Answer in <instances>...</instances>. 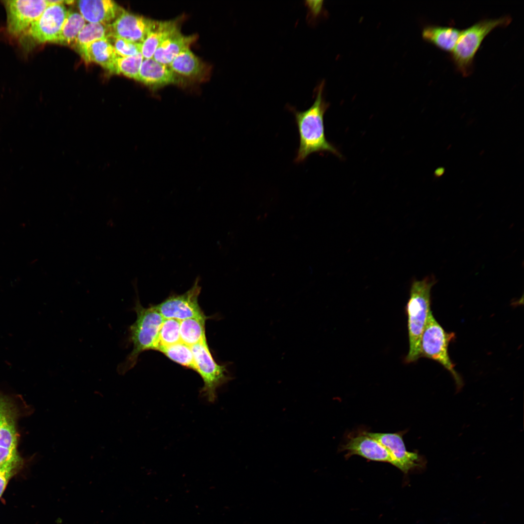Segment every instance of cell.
Returning a JSON list of instances; mask_svg holds the SVG:
<instances>
[{"label":"cell","instance_id":"obj_1","mask_svg":"<svg viewBox=\"0 0 524 524\" xmlns=\"http://www.w3.org/2000/svg\"><path fill=\"white\" fill-rule=\"evenodd\" d=\"M324 82H322L315 90L314 102L307 110L300 112L288 106L294 114L299 136V146L296 163L303 162L311 154L328 151L338 157L341 154L328 141L325 133L324 115L329 106L323 96Z\"/></svg>","mask_w":524,"mask_h":524},{"label":"cell","instance_id":"obj_2","mask_svg":"<svg viewBox=\"0 0 524 524\" xmlns=\"http://www.w3.org/2000/svg\"><path fill=\"white\" fill-rule=\"evenodd\" d=\"M437 281L434 276H429L422 280L414 279L411 283L406 307L409 341V350L405 359L407 363L421 357V337L431 310V291Z\"/></svg>","mask_w":524,"mask_h":524},{"label":"cell","instance_id":"obj_3","mask_svg":"<svg viewBox=\"0 0 524 524\" xmlns=\"http://www.w3.org/2000/svg\"><path fill=\"white\" fill-rule=\"evenodd\" d=\"M134 311L136 319L128 329V340L132 344V349L118 366V372L121 374H124L133 367L141 353L156 349L159 330L164 320L154 306L143 307L138 298Z\"/></svg>","mask_w":524,"mask_h":524},{"label":"cell","instance_id":"obj_4","mask_svg":"<svg viewBox=\"0 0 524 524\" xmlns=\"http://www.w3.org/2000/svg\"><path fill=\"white\" fill-rule=\"evenodd\" d=\"M511 17L505 16L497 18L480 20L461 31L450 58L456 69L464 77L473 71L475 55L485 37L495 28L507 26Z\"/></svg>","mask_w":524,"mask_h":524},{"label":"cell","instance_id":"obj_5","mask_svg":"<svg viewBox=\"0 0 524 524\" xmlns=\"http://www.w3.org/2000/svg\"><path fill=\"white\" fill-rule=\"evenodd\" d=\"M455 338V333L446 331L430 310L421 337V357L437 361L448 371L453 377L458 391L463 385V380L456 371L448 353L449 344Z\"/></svg>","mask_w":524,"mask_h":524},{"label":"cell","instance_id":"obj_6","mask_svg":"<svg viewBox=\"0 0 524 524\" xmlns=\"http://www.w3.org/2000/svg\"><path fill=\"white\" fill-rule=\"evenodd\" d=\"M196 367V372L201 377L203 386L200 390L202 396L213 403L217 397V390L232 379L226 365L218 364L210 352L207 341L191 346Z\"/></svg>","mask_w":524,"mask_h":524},{"label":"cell","instance_id":"obj_7","mask_svg":"<svg viewBox=\"0 0 524 524\" xmlns=\"http://www.w3.org/2000/svg\"><path fill=\"white\" fill-rule=\"evenodd\" d=\"M6 14V29L14 37L22 36L48 6L46 0H6L2 1Z\"/></svg>","mask_w":524,"mask_h":524},{"label":"cell","instance_id":"obj_8","mask_svg":"<svg viewBox=\"0 0 524 524\" xmlns=\"http://www.w3.org/2000/svg\"><path fill=\"white\" fill-rule=\"evenodd\" d=\"M199 278L187 291L181 295H170L161 303L154 305L164 319H174L181 321L191 318L206 317L201 309L198 301L201 287Z\"/></svg>","mask_w":524,"mask_h":524},{"label":"cell","instance_id":"obj_9","mask_svg":"<svg viewBox=\"0 0 524 524\" xmlns=\"http://www.w3.org/2000/svg\"><path fill=\"white\" fill-rule=\"evenodd\" d=\"M64 4L48 5L39 18L22 36L37 43H54L67 16Z\"/></svg>","mask_w":524,"mask_h":524},{"label":"cell","instance_id":"obj_10","mask_svg":"<svg viewBox=\"0 0 524 524\" xmlns=\"http://www.w3.org/2000/svg\"><path fill=\"white\" fill-rule=\"evenodd\" d=\"M405 431L395 433H380L367 431L390 453L396 462V468L407 474L412 470L423 468L426 461L423 457L415 452L406 449L403 436Z\"/></svg>","mask_w":524,"mask_h":524},{"label":"cell","instance_id":"obj_11","mask_svg":"<svg viewBox=\"0 0 524 524\" xmlns=\"http://www.w3.org/2000/svg\"><path fill=\"white\" fill-rule=\"evenodd\" d=\"M341 450L347 451L346 458L358 455L370 460L389 463L396 467V462L389 451L365 431L349 436Z\"/></svg>","mask_w":524,"mask_h":524},{"label":"cell","instance_id":"obj_12","mask_svg":"<svg viewBox=\"0 0 524 524\" xmlns=\"http://www.w3.org/2000/svg\"><path fill=\"white\" fill-rule=\"evenodd\" d=\"M155 22L156 20L124 10L111 24L112 35L131 42L142 44Z\"/></svg>","mask_w":524,"mask_h":524},{"label":"cell","instance_id":"obj_13","mask_svg":"<svg viewBox=\"0 0 524 524\" xmlns=\"http://www.w3.org/2000/svg\"><path fill=\"white\" fill-rule=\"evenodd\" d=\"M137 81L155 88L184 82L182 77L175 73L168 66L160 63L153 58L144 59Z\"/></svg>","mask_w":524,"mask_h":524},{"label":"cell","instance_id":"obj_14","mask_svg":"<svg viewBox=\"0 0 524 524\" xmlns=\"http://www.w3.org/2000/svg\"><path fill=\"white\" fill-rule=\"evenodd\" d=\"M77 3L80 13L89 23L111 25L125 10L111 0H82Z\"/></svg>","mask_w":524,"mask_h":524},{"label":"cell","instance_id":"obj_15","mask_svg":"<svg viewBox=\"0 0 524 524\" xmlns=\"http://www.w3.org/2000/svg\"><path fill=\"white\" fill-rule=\"evenodd\" d=\"M18 410L9 396L0 393V447L16 450Z\"/></svg>","mask_w":524,"mask_h":524},{"label":"cell","instance_id":"obj_16","mask_svg":"<svg viewBox=\"0 0 524 524\" xmlns=\"http://www.w3.org/2000/svg\"><path fill=\"white\" fill-rule=\"evenodd\" d=\"M196 39V35H183L178 28L162 41L153 58L160 63L168 66L181 51L190 48Z\"/></svg>","mask_w":524,"mask_h":524},{"label":"cell","instance_id":"obj_17","mask_svg":"<svg viewBox=\"0 0 524 524\" xmlns=\"http://www.w3.org/2000/svg\"><path fill=\"white\" fill-rule=\"evenodd\" d=\"M79 54L86 62L96 63L111 72L115 73V61L118 55L107 39L93 42Z\"/></svg>","mask_w":524,"mask_h":524},{"label":"cell","instance_id":"obj_18","mask_svg":"<svg viewBox=\"0 0 524 524\" xmlns=\"http://www.w3.org/2000/svg\"><path fill=\"white\" fill-rule=\"evenodd\" d=\"M461 31L453 26L429 25L422 31L423 39L439 49L451 53L460 36Z\"/></svg>","mask_w":524,"mask_h":524},{"label":"cell","instance_id":"obj_19","mask_svg":"<svg viewBox=\"0 0 524 524\" xmlns=\"http://www.w3.org/2000/svg\"><path fill=\"white\" fill-rule=\"evenodd\" d=\"M168 66L178 75L191 79L201 78L206 72L205 64L193 53L190 48L181 51Z\"/></svg>","mask_w":524,"mask_h":524},{"label":"cell","instance_id":"obj_20","mask_svg":"<svg viewBox=\"0 0 524 524\" xmlns=\"http://www.w3.org/2000/svg\"><path fill=\"white\" fill-rule=\"evenodd\" d=\"M179 28L176 20L157 21L146 39L141 44V53L144 59L153 58L162 41L172 32Z\"/></svg>","mask_w":524,"mask_h":524},{"label":"cell","instance_id":"obj_21","mask_svg":"<svg viewBox=\"0 0 524 524\" xmlns=\"http://www.w3.org/2000/svg\"><path fill=\"white\" fill-rule=\"evenodd\" d=\"M112 34L111 25L88 23L81 31L72 47L80 53L93 42L100 39H107Z\"/></svg>","mask_w":524,"mask_h":524},{"label":"cell","instance_id":"obj_22","mask_svg":"<svg viewBox=\"0 0 524 524\" xmlns=\"http://www.w3.org/2000/svg\"><path fill=\"white\" fill-rule=\"evenodd\" d=\"M206 317L191 318L180 321V341L192 346L206 341Z\"/></svg>","mask_w":524,"mask_h":524},{"label":"cell","instance_id":"obj_23","mask_svg":"<svg viewBox=\"0 0 524 524\" xmlns=\"http://www.w3.org/2000/svg\"><path fill=\"white\" fill-rule=\"evenodd\" d=\"M85 24L86 21L80 13L68 11L67 16L54 43L72 46Z\"/></svg>","mask_w":524,"mask_h":524},{"label":"cell","instance_id":"obj_24","mask_svg":"<svg viewBox=\"0 0 524 524\" xmlns=\"http://www.w3.org/2000/svg\"><path fill=\"white\" fill-rule=\"evenodd\" d=\"M171 360L190 369L196 371L193 353L191 346L180 342L177 344L159 348Z\"/></svg>","mask_w":524,"mask_h":524},{"label":"cell","instance_id":"obj_25","mask_svg":"<svg viewBox=\"0 0 524 524\" xmlns=\"http://www.w3.org/2000/svg\"><path fill=\"white\" fill-rule=\"evenodd\" d=\"M180 342V321L174 319H164L159 330L155 350Z\"/></svg>","mask_w":524,"mask_h":524},{"label":"cell","instance_id":"obj_26","mask_svg":"<svg viewBox=\"0 0 524 524\" xmlns=\"http://www.w3.org/2000/svg\"><path fill=\"white\" fill-rule=\"evenodd\" d=\"M144 58L141 53L128 56H118L115 61V73L137 80L138 74Z\"/></svg>","mask_w":524,"mask_h":524},{"label":"cell","instance_id":"obj_27","mask_svg":"<svg viewBox=\"0 0 524 524\" xmlns=\"http://www.w3.org/2000/svg\"><path fill=\"white\" fill-rule=\"evenodd\" d=\"M118 56L128 57L141 53V44L131 42L112 34L107 39Z\"/></svg>","mask_w":524,"mask_h":524},{"label":"cell","instance_id":"obj_28","mask_svg":"<svg viewBox=\"0 0 524 524\" xmlns=\"http://www.w3.org/2000/svg\"><path fill=\"white\" fill-rule=\"evenodd\" d=\"M20 462L0 467V498L10 478L15 473Z\"/></svg>","mask_w":524,"mask_h":524},{"label":"cell","instance_id":"obj_29","mask_svg":"<svg viewBox=\"0 0 524 524\" xmlns=\"http://www.w3.org/2000/svg\"><path fill=\"white\" fill-rule=\"evenodd\" d=\"M443 169L442 168H439L435 171V174L438 176L442 175L443 173Z\"/></svg>","mask_w":524,"mask_h":524}]
</instances>
